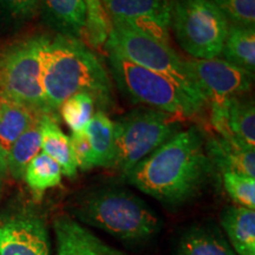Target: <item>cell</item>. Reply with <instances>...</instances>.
Wrapping results in <instances>:
<instances>
[{
    "instance_id": "6da1fadb",
    "label": "cell",
    "mask_w": 255,
    "mask_h": 255,
    "mask_svg": "<svg viewBox=\"0 0 255 255\" xmlns=\"http://www.w3.org/2000/svg\"><path fill=\"white\" fill-rule=\"evenodd\" d=\"M213 171L197 128L176 135L136 164L127 181L167 206H181L199 195Z\"/></svg>"
},
{
    "instance_id": "7a4b0ae2",
    "label": "cell",
    "mask_w": 255,
    "mask_h": 255,
    "mask_svg": "<svg viewBox=\"0 0 255 255\" xmlns=\"http://www.w3.org/2000/svg\"><path fill=\"white\" fill-rule=\"evenodd\" d=\"M41 83L47 109L57 119L60 105L79 92L90 95L101 111L114 104L109 72L79 38L58 34L49 39L43 51Z\"/></svg>"
},
{
    "instance_id": "3957f363",
    "label": "cell",
    "mask_w": 255,
    "mask_h": 255,
    "mask_svg": "<svg viewBox=\"0 0 255 255\" xmlns=\"http://www.w3.org/2000/svg\"><path fill=\"white\" fill-rule=\"evenodd\" d=\"M69 210L79 222L126 242L146 241L161 229L154 210L132 191L119 187L82 191L70 202Z\"/></svg>"
},
{
    "instance_id": "277c9868",
    "label": "cell",
    "mask_w": 255,
    "mask_h": 255,
    "mask_svg": "<svg viewBox=\"0 0 255 255\" xmlns=\"http://www.w3.org/2000/svg\"><path fill=\"white\" fill-rule=\"evenodd\" d=\"M104 46L111 77L132 102L182 120L191 119L203 109L170 79L130 62L114 47Z\"/></svg>"
},
{
    "instance_id": "5b68a950",
    "label": "cell",
    "mask_w": 255,
    "mask_h": 255,
    "mask_svg": "<svg viewBox=\"0 0 255 255\" xmlns=\"http://www.w3.org/2000/svg\"><path fill=\"white\" fill-rule=\"evenodd\" d=\"M182 119L151 108H138L114 122V169L123 174L180 131Z\"/></svg>"
},
{
    "instance_id": "8992f818",
    "label": "cell",
    "mask_w": 255,
    "mask_h": 255,
    "mask_svg": "<svg viewBox=\"0 0 255 255\" xmlns=\"http://www.w3.org/2000/svg\"><path fill=\"white\" fill-rule=\"evenodd\" d=\"M49 39L45 36L30 37L0 50V96L36 114L52 116L41 83L43 51Z\"/></svg>"
},
{
    "instance_id": "52a82bcc",
    "label": "cell",
    "mask_w": 255,
    "mask_h": 255,
    "mask_svg": "<svg viewBox=\"0 0 255 255\" xmlns=\"http://www.w3.org/2000/svg\"><path fill=\"white\" fill-rule=\"evenodd\" d=\"M104 45L114 47L130 62L170 79L196 104L205 108L207 103L205 96L191 78L184 59L177 55L170 44L146 36L126 25L111 23L110 34Z\"/></svg>"
},
{
    "instance_id": "ba28073f",
    "label": "cell",
    "mask_w": 255,
    "mask_h": 255,
    "mask_svg": "<svg viewBox=\"0 0 255 255\" xmlns=\"http://www.w3.org/2000/svg\"><path fill=\"white\" fill-rule=\"evenodd\" d=\"M170 27L191 58L212 59L221 55L229 27L222 12L209 0H169Z\"/></svg>"
},
{
    "instance_id": "9c48e42d",
    "label": "cell",
    "mask_w": 255,
    "mask_h": 255,
    "mask_svg": "<svg viewBox=\"0 0 255 255\" xmlns=\"http://www.w3.org/2000/svg\"><path fill=\"white\" fill-rule=\"evenodd\" d=\"M184 63L207 102L242 97L254 81V75L219 57L184 59Z\"/></svg>"
},
{
    "instance_id": "30bf717a",
    "label": "cell",
    "mask_w": 255,
    "mask_h": 255,
    "mask_svg": "<svg viewBox=\"0 0 255 255\" xmlns=\"http://www.w3.org/2000/svg\"><path fill=\"white\" fill-rule=\"evenodd\" d=\"M0 255H50L43 216L30 208L0 215Z\"/></svg>"
},
{
    "instance_id": "8fae6325",
    "label": "cell",
    "mask_w": 255,
    "mask_h": 255,
    "mask_svg": "<svg viewBox=\"0 0 255 255\" xmlns=\"http://www.w3.org/2000/svg\"><path fill=\"white\" fill-rule=\"evenodd\" d=\"M110 23L169 44L170 7L169 0H101Z\"/></svg>"
},
{
    "instance_id": "7c38bea8",
    "label": "cell",
    "mask_w": 255,
    "mask_h": 255,
    "mask_svg": "<svg viewBox=\"0 0 255 255\" xmlns=\"http://www.w3.org/2000/svg\"><path fill=\"white\" fill-rule=\"evenodd\" d=\"M210 103V122L219 136L255 148V107L252 100L226 98Z\"/></svg>"
},
{
    "instance_id": "4fadbf2b",
    "label": "cell",
    "mask_w": 255,
    "mask_h": 255,
    "mask_svg": "<svg viewBox=\"0 0 255 255\" xmlns=\"http://www.w3.org/2000/svg\"><path fill=\"white\" fill-rule=\"evenodd\" d=\"M57 255H126L96 237L87 227L69 215L53 221Z\"/></svg>"
},
{
    "instance_id": "5bb4252c",
    "label": "cell",
    "mask_w": 255,
    "mask_h": 255,
    "mask_svg": "<svg viewBox=\"0 0 255 255\" xmlns=\"http://www.w3.org/2000/svg\"><path fill=\"white\" fill-rule=\"evenodd\" d=\"M205 149L213 168L220 169L222 174L232 171L255 177V148L216 135L209 137Z\"/></svg>"
},
{
    "instance_id": "9a60e30c",
    "label": "cell",
    "mask_w": 255,
    "mask_h": 255,
    "mask_svg": "<svg viewBox=\"0 0 255 255\" xmlns=\"http://www.w3.org/2000/svg\"><path fill=\"white\" fill-rule=\"evenodd\" d=\"M39 8L51 26L64 36L82 39L87 26L84 0H40Z\"/></svg>"
},
{
    "instance_id": "2e32d148",
    "label": "cell",
    "mask_w": 255,
    "mask_h": 255,
    "mask_svg": "<svg viewBox=\"0 0 255 255\" xmlns=\"http://www.w3.org/2000/svg\"><path fill=\"white\" fill-rule=\"evenodd\" d=\"M41 150L62 169V174L66 177H76L78 164L73 154L71 139L60 129L57 117L43 115L40 120Z\"/></svg>"
},
{
    "instance_id": "e0dca14e",
    "label": "cell",
    "mask_w": 255,
    "mask_h": 255,
    "mask_svg": "<svg viewBox=\"0 0 255 255\" xmlns=\"http://www.w3.org/2000/svg\"><path fill=\"white\" fill-rule=\"evenodd\" d=\"M221 226L238 255H255V212L228 207L221 214Z\"/></svg>"
},
{
    "instance_id": "ac0fdd59",
    "label": "cell",
    "mask_w": 255,
    "mask_h": 255,
    "mask_svg": "<svg viewBox=\"0 0 255 255\" xmlns=\"http://www.w3.org/2000/svg\"><path fill=\"white\" fill-rule=\"evenodd\" d=\"M176 255H238L222 233L212 226L191 227L178 241Z\"/></svg>"
},
{
    "instance_id": "d6986e66",
    "label": "cell",
    "mask_w": 255,
    "mask_h": 255,
    "mask_svg": "<svg viewBox=\"0 0 255 255\" xmlns=\"http://www.w3.org/2000/svg\"><path fill=\"white\" fill-rule=\"evenodd\" d=\"M90 141L94 167L113 168L115 161V127L105 111L98 110L85 128Z\"/></svg>"
},
{
    "instance_id": "ffe728a7",
    "label": "cell",
    "mask_w": 255,
    "mask_h": 255,
    "mask_svg": "<svg viewBox=\"0 0 255 255\" xmlns=\"http://www.w3.org/2000/svg\"><path fill=\"white\" fill-rule=\"evenodd\" d=\"M38 116L23 104L0 96V146L6 154Z\"/></svg>"
},
{
    "instance_id": "44dd1931",
    "label": "cell",
    "mask_w": 255,
    "mask_h": 255,
    "mask_svg": "<svg viewBox=\"0 0 255 255\" xmlns=\"http://www.w3.org/2000/svg\"><path fill=\"white\" fill-rule=\"evenodd\" d=\"M221 55L228 63L255 72V27L229 25Z\"/></svg>"
},
{
    "instance_id": "7402d4cb",
    "label": "cell",
    "mask_w": 255,
    "mask_h": 255,
    "mask_svg": "<svg viewBox=\"0 0 255 255\" xmlns=\"http://www.w3.org/2000/svg\"><path fill=\"white\" fill-rule=\"evenodd\" d=\"M41 116L43 115L38 116L26 131L18 137L7 152L8 174L17 181L23 180L27 164L39 154L41 149Z\"/></svg>"
},
{
    "instance_id": "603a6c76",
    "label": "cell",
    "mask_w": 255,
    "mask_h": 255,
    "mask_svg": "<svg viewBox=\"0 0 255 255\" xmlns=\"http://www.w3.org/2000/svg\"><path fill=\"white\" fill-rule=\"evenodd\" d=\"M62 175L58 163L44 152H39L27 164L24 180L33 195L39 200L47 189L60 186Z\"/></svg>"
},
{
    "instance_id": "cb8c5ba5",
    "label": "cell",
    "mask_w": 255,
    "mask_h": 255,
    "mask_svg": "<svg viewBox=\"0 0 255 255\" xmlns=\"http://www.w3.org/2000/svg\"><path fill=\"white\" fill-rule=\"evenodd\" d=\"M96 103L89 94L72 95L60 105L58 113L72 132L84 131L95 115Z\"/></svg>"
},
{
    "instance_id": "d4e9b609",
    "label": "cell",
    "mask_w": 255,
    "mask_h": 255,
    "mask_svg": "<svg viewBox=\"0 0 255 255\" xmlns=\"http://www.w3.org/2000/svg\"><path fill=\"white\" fill-rule=\"evenodd\" d=\"M87 7L85 40L94 47L103 46L111 31L110 19L105 13L101 0H84Z\"/></svg>"
},
{
    "instance_id": "484cf974",
    "label": "cell",
    "mask_w": 255,
    "mask_h": 255,
    "mask_svg": "<svg viewBox=\"0 0 255 255\" xmlns=\"http://www.w3.org/2000/svg\"><path fill=\"white\" fill-rule=\"evenodd\" d=\"M223 186L228 195L240 207L255 209V177L239 173H223Z\"/></svg>"
},
{
    "instance_id": "4316f807",
    "label": "cell",
    "mask_w": 255,
    "mask_h": 255,
    "mask_svg": "<svg viewBox=\"0 0 255 255\" xmlns=\"http://www.w3.org/2000/svg\"><path fill=\"white\" fill-rule=\"evenodd\" d=\"M228 20L229 25L255 27V0H209Z\"/></svg>"
},
{
    "instance_id": "83f0119b",
    "label": "cell",
    "mask_w": 255,
    "mask_h": 255,
    "mask_svg": "<svg viewBox=\"0 0 255 255\" xmlns=\"http://www.w3.org/2000/svg\"><path fill=\"white\" fill-rule=\"evenodd\" d=\"M70 139H71L72 150L75 154L76 161H77L78 168H81L82 170H90V169L95 168L91 144L85 131L72 132Z\"/></svg>"
},
{
    "instance_id": "f1b7e54d",
    "label": "cell",
    "mask_w": 255,
    "mask_h": 255,
    "mask_svg": "<svg viewBox=\"0 0 255 255\" xmlns=\"http://www.w3.org/2000/svg\"><path fill=\"white\" fill-rule=\"evenodd\" d=\"M40 0H0V9L15 19H30L39 9Z\"/></svg>"
},
{
    "instance_id": "f546056e",
    "label": "cell",
    "mask_w": 255,
    "mask_h": 255,
    "mask_svg": "<svg viewBox=\"0 0 255 255\" xmlns=\"http://www.w3.org/2000/svg\"><path fill=\"white\" fill-rule=\"evenodd\" d=\"M8 175L7 168V154L2 150L0 146V199H1L2 191H4V186L6 182V178Z\"/></svg>"
}]
</instances>
